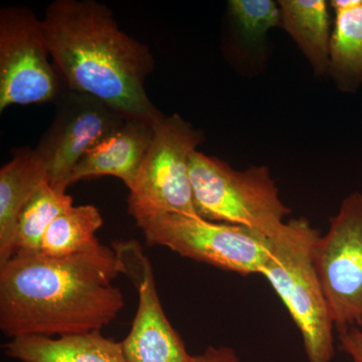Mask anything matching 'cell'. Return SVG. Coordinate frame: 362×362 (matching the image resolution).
<instances>
[{
  "instance_id": "cell-1",
  "label": "cell",
  "mask_w": 362,
  "mask_h": 362,
  "mask_svg": "<svg viewBox=\"0 0 362 362\" xmlns=\"http://www.w3.org/2000/svg\"><path fill=\"white\" fill-rule=\"evenodd\" d=\"M119 275L115 252L102 245L61 258L16 252L0 266V330L11 339L101 331L125 305Z\"/></svg>"
},
{
  "instance_id": "cell-2",
  "label": "cell",
  "mask_w": 362,
  "mask_h": 362,
  "mask_svg": "<svg viewBox=\"0 0 362 362\" xmlns=\"http://www.w3.org/2000/svg\"><path fill=\"white\" fill-rule=\"evenodd\" d=\"M42 25L66 89L97 98L127 120L154 126L163 118L145 90L154 69L151 51L120 30L108 6L56 0L45 9Z\"/></svg>"
},
{
  "instance_id": "cell-3",
  "label": "cell",
  "mask_w": 362,
  "mask_h": 362,
  "mask_svg": "<svg viewBox=\"0 0 362 362\" xmlns=\"http://www.w3.org/2000/svg\"><path fill=\"white\" fill-rule=\"evenodd\" d=\"M321 233L305 218L287 221L270 239L261 275L267 279L301 333L308 362H331L335 325L315 266Z\"/></svg>"
},
{
  "instance_id": "cell-4",
  "label": "cell",
  "mask_w": 362,
  "mask_h": 362,
  "mask_svg": "<svg viewBox=\"0 0 362 362\" xmlns=\"http://www.w3.org/2000/svg\"><path fill=\"white\" fill-rule=\"evenodd\" d=\"M189 175L202 218L244 226L269 239L285 228L291 209L281 199L268 166L237 170L197 150L190 161Z\"/></svg>"
},
{
  "instance_id": "cell-5",
  "label": "cell",
  "mask_w": 362,
  "mask_h": 362,
  "mask_svg": "<svg viewBox=\"0 0 362 362\" xmlns=\"http://www.w3.org/2000/svg\"><path fill=\"white\" fill-rule=\"evenodd\" d=\"M153 131L148 151L129 188L128 213L134 220L157 214L201 216L189 170L204 133L178 114L164 115Z\"/></svg>"
},
{
  "instance_id": "cell-6",
  "label": "cell",
  "mask_w": 362,
  "mask_h": 362,
  "mask_svg": "<svg viewBox=\"0 0 362 362\" xmlns=\"http://www.w3.org/2000/svg\"><path fill=\"white\" fill-rule=\"evenodd\" d=\"M135 221L147 244L221 270L261 275L268 259L270 239L244 226L180 214H152Z\"/></svg>"
},
{
  "instance_id": "cell-7",
  "label": "cell",
  "mask_w": 362,
  "mask_h": 362,
  "mask_svg": "<svg viewBox=\"0 0 362 362\" xmlns=\"http://www.w3.org/2000/svg\"><path fill=\"white\" fill-rule=\"evenodd\" d=\"M42 20L25 6L0 11V112L54 103L66 89L49 62Z\"/></svg>"
},
{
  "instance_id": "cell-8",
  "label": "cell",
  "mask_w": 362,
  "mask_h": 362,
  "mask_svg": "<svg viewBox=\"0 0 362 362\" xmlns=\"http://www.w3.org/2000/svg\"><path fill=\"white\" fill-rule=\"evenodd\" d=\"M319 280L337 332L362 329V194L343 199L315 247Z\"/></svg>"
},
{
  "instance_id": "cell-9",
  "label": "cell",
  "mask_w": 362,
  "mask_h": 362,
  "mask_svg": "<svg viewBox=\"0 0 362 362\" xmlns=\"http://www.w3.org/2000/svg\"><path fill=\"white\" fill-rule=\"evenodd\" d=\"M54 105V119L35 151L49 182L66 192L69 175L86 152L120 129L127 119L97 98L68 89Z\"/></svg>"
},
{
  "instance_id": "cell-10",
  "label": "cell",
  "mask_w": 362,
  "mask_h": 362,
  "mask_svg": "<svg viewBox=\"0 0 362 362\" xmlns=\"http://www.w3.org/2000/svg\"><path fill=\"white\" fill-rule=\"evenodd\" d=\"M120 274L138 292V308L128 337L123 340L127 362H192L185 341L164 313L148 257L136 240L114 244Z\"/></svg>"
},
{
  "instance_id": "cell-11",
  "label": "cell",
  "mask_w": 362,
  "mask_h": 362,
  "mask_svg": "<svg viewBox=\"0 0 362 362\" xmlns=\"http://www.w3.org/2000/svg\"><path fill=\"white\" fill-rule=\"evenodd\" d=\"M281 28L280 7L274 0H230L226 4L223 52L240 75L264 73L270 57L269 33Z\"/></svg>"
},
{
  "instance_id": "cell-12",
  "label": "cell",
  "mask_w": 362,
  "mask_h": 362,
  "mask_svg": "<svg viewBox=\"0 0 362 362\" xmlns=\"http://www.w3.org/2000/svg\"><path fill=\"white\" fill-rule=\"evenodd\" d=\"M153 134V126L141 121L126 120L120 129L86 152L69 175V187L84 178L110 175L122 180L129 189Z\"/></svg>"
},
{
  "instance_id": "cell-13",
  "label": "cell",
  "mask_w": 362,
  "mask_h": 362,
  "mask_svg": "<svg viewBox=\"0 0 362 362\" xmlns=\"http://www.w3.org/2000/svg\"><path fill=\"white\" fill-rule=\"evenodd\" d=\"M11 358L21 362H127L122 343L103 337L101 331L59 338L28 335L4 345Z\"/></svg>"
},
{
  "instance_id": "cell-14",
  "label": "cell",
  "mask_w": 362,
  "mask_h": 362,
  "mask_svg": "<svg viewBox=\"0 0 362 362\" xmlns=\"http://www.w3.org/2000/svg\"><path fill=\"white\" fill-rule=\"evenodd\" d=\"M47 181V169L35 149H16L0 169V266L13 256L21 211Z\"/></svg>"
},
{
  "instance_id": "cell-15",
  "label": "cell",
  "mask_w": 362,
  "mask_h": 362,
  "mask_svg": "<svg viewBox=\"0 0 362 362\" xmlns=\"http://www.w3.org/2000/svg\"><path fill=\"white\" fill-rule=\"evenodd\" d=\"M281 28L310 65L316 77L328 75L331 33L329 4L325 0H279Z\"/></svg>"
},
{
  "instance_id": "cell-16",
  "label": "cell",
  "mask_w": 362,
  "mask_h": 362,
  "mask_svg": "<svg viewBox=\"0 0 362 362\" xmlns=\"http://www.w3.org/2000/svg\"><path fill=\"white\" fill-rule=\"evenodd\" d=\"M328 75L340 92L354 94L362 87V0H332Z\"/></svg>"
},
{
  "instance_id": "cell-17",
  "label": "cell",
  "mask_w": 362,
  "mask_h": 362,
  "mask_svg": "<svg viewBox=\"0 0 362 362\" xmlns=\"http://www.w3.org/2000/svg\"><path fill=\"white\" fill-rule=\"evenodd\" d=\"M103 226L99 209L92 204L71 206L52 221L40 252L49 257H68L98 249L96 233Z\"/></svg>"
},
{
  "instance_id": "cell-18",
  "label": "cell",
  "mask_w": 362,
  "mask_h": 362,
  "mask_svg": "<svg viewBox=\"0 0 362 362\" xmlns=\"http://www.w3.org/2000/svg\"><path fill=\"white\" fill-rule=\"evenodd\" d=\"M71 206L73 197L70 194L57 189L49 181L40 185L21 211L14 254L40 252L49 226Z\"/></svg>"
},
{
  "instance_id": "cell-19",
  "label": "cell",
  "mask_w": 362,
  "mask_h": 362,
  "mask_svg": "<svg viewBox=\"0 0 362 362\" xmlns=\"http://www.w3.org/2000/svg\"><path fill=\"white\" fill-rule=\"evenodd\" d=\"M339 349L351 358L352 362H362V329L351 327L337 332Z\"/></svg>"
},
{
  "instance_id": "cell-20",
  "label": "cell",
  "mask_w": 362,
  "mask_h": 362,
  "mask_svg": "<svg viewBox=\"0 0 362 362\" xmlns=\"http://www.w3.org/2000/svg\"><path fill=\"white\" fill-rule=\"evenodd\" d=\"M192 362H242L239 354L228 346H209L202 354L192 357Z\"/></svg>"
}]
</instances>
